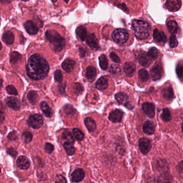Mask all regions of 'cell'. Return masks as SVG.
Wrapping results in <instances>:
<instances>
[{"label": "cell", "mask_w": 183, "mask_h": 183, "mask_svg": "<svg viewBox=\"0 0 183 183\" xmlns=\"http://www.w3.org/2000/svg\"><path fill=\"white\" fill-rule=\"evenodd\" d=\"M110 57L113 62H114L115 63H120V58L118 57V55H117L116 53H114V52H111V53H110Z\"/></svg>", "instance_id": "f6af8a7d"}, {"label": "cell", "mask_w": 183, "mask_h": 183, "mask_svg": "<svg viewBox=\"0 0 183 183\" xmlns=\"http://www.w3.org/2000/svg\"><path fill=\"white\" fill-rule=\"evenodd\" d=\"M97 75V70L93 66H88L86 69V76L87 79L92 81H94Z\"/></svg>", "instance_id": "7402d4cb"}, {"label": "cell", "mask_w": 183, "mask_h": 183, "mask_svg": "<svg viewBox=\"0 0 183 183\" xmlns=\"http://www.w3.org/2000/svg\"><path fill=\"white\" fill-rule=\"evenodd\" d=\"M1 49H2V44H1V43L0 42V51H1Z\"/></svg>", "instance_id": "6f0895ef"}, {"label": "cell", "mask_w": 183, "mask_h": 183, "mask_svg": "<svg viewBox=\"0 0 183 183\" xmlns=\"http://www.w3.org/2000/svg\"><path fill=\"white\" fill-rule=\"evenodd\" d=\"M165 6V8L170 11L176 12L181 7V0H167Z\"/></svg>", "instance_id": "ba28073f"}, {"label": "cell", "mask_w": 183, "mask_h": 183, "mask_svg": "<svg viewBox=\"0 0 183 183\" xmlns=\"http://www.w3.org/2000/svg\"><path fill=\"white\" fill-rule=\"evenodd\" d=\"M79 54L81 56V57H84V55H85V52L81 48L79 49Z\"/></svg>", "instance_id": "f5cc1de1"}, {"label": "cell", "mask_w": 183, "mask_h": 183, "mask_svg": "<svg viewBox=\"0 0 183 183\" xmlns=\"http://www.w3.org/2000/svg\"><path fill=\"white\" fill-rule=\"evenodd\" d=\"M138 62L141 65L144 67H148L151 62L152 59L148 55V54L145 52L141 53L138 57Z\"/></svg>", "instance_id": "9a60e30c"}, {"label": "cell", "mask_w": 183, "mask_h": 183, "mask_svg": "<svg viewBox=\"0 0 183 183\" xmlns=\"http://www.w3.org/2000/svg\"><path fill=\"white\" fill-rule=\"evenodd\" d=\"M26 69L28 76L31 79L38 81L47 75L49 66L46 59L38 54H35L29 58Z\"/></svg>", "instance_id": "6da1fadb"}, {"label": "cell", "mask_w": 183, "mask_h": 183, "mask_svg": "<svg viewBox=\"0 0 183 183\" xmlns=\"http://www.w3.org/2000/svg\"><path fill=\"white\" fill-rule=\"evenodd\" d=\"M143 112L149 118H153L155 116V106L151 103H145L143 105Z\"/></svg>", "instance_id": "2e32d148"}, {"label": "cell", "mask_w": 183, "mask_h": 183, "mask_svg": "<svg viewBox=\"0 0 183 183\" xmlns=\"http://www.w3.org/2000/svg\"><path fill=\"white\" fill-rule=\"evenodd\" d=\"M62 138H63V141H65V143H71L73 145L75 143V140H74L73 135L69 131H68V130L65 131L62 133Z\"/></svg>", "instance_id": "f1b7e54d"}, {"label": "cell", "mask_w": 183, "mask_h": 183, "mask_svg": "<svg viewBox=\"0 0 183 183\" xmlns=\"http://www.w3.org/2000/svg\"><path fill=\"white\" fill-rule=\"evenodd\" d=\"M124 113L122 111L119 109H116L111 112L109 117L110 121L113 122H119L122 120Z\"/></svg>", "instance_id": "30bf717a"}, {"label": "cell", "mask_w": 183, "mask_h": 183, "mask_svg": "<svg viewBox=\"0 0 183 183\" xmlns=\"http://www.w3.org/2000/svg\"><path fill=\"white\" fill-rule=\"evenodd\" d=\"M28 98L31 104H35L39 99L38 94L37 92L30 91L28 94Z\"/></svg>", "instance_id": "f546056e"}, {"label": "cell", "mask_w": 183, "mask_h": 183, "mask_svg": "<svg viewBox=\"0 0 183 183\" xmlns=\"http://www.w3.org/2000/svg\"><path fill=\"white\" fill-rule=\"evenodd\" d=\"M143 130L147 135H152L155 132V126L151 121H146L143 125Z\"/></svg>", "instance_id": "44dd1931"}, {"label": "cell", "mask_w": 183, "mask_h": 183, "mask_svg": "<svg viewBox=\"0 0 183 183\" xmlns=\"http://www.w3.org/2000/svg\"><path fill=\"white\" fill-rule=\"evenodd\" d=\"M63 147L65 149L68 155L71 156L75 154V149L74 148L73 144L65 143H63Z\"/></svg>", "instance_id": "836d02e7"}, {"label": "cell", "mask_w": 183, "mask_h": 183, "mask_svg": "<svg viewBox=\"0 0 183 183\" xmlns=\"http://www.w3.org/2000/svg\"><path fill=\"white\" fill-rule=\"evenodd\" d=\"M17 166L22 170H26L29 168L30 165V162L29 159L24 156H20L19 157L17 161Z\"/></svg>", "instance_id": "ac0fdd59"}, {"label": "cell", "mask_w": 183, "mask_h": 183, "mask_svg": "<svg viewBox=\"0 0 183 183\" xmlns=\"http://www.w3.org/2000/svg\"><path fill=\"white\" fill-rule=\"evenodd\" d=\"M162 94L163 97L168 100H172L174 97L173 90L172 89V87H170L164 89Z\"/></svg>", "instance_id": "83f0119b"}, {"label": "cell", "mask_w": 183, "mask_h": 183, "mask_svg": "<svg viewBox=\"0 0 183 183\" xmlns=\"http://www.w3.org/2000/svg\"><path fill=\"white\" fill-rule=\"evenodd\" d=\"M147 54L150 57L151 59H156L158 57L159 51L155 47H151V49H149L148 52L147 53Z\"/></svg>", "instance_id": "74e56055"}, {"label": "cell", "mask_w": 183, "mask_h": 183, "mask_svg": "<svg viewBox=\"0 0 183 183\" xmlns=\"http://www.w3.org/2000/svg\"><path fill=\"white\" fill-rule=\"evenodd\" d=\"M76 35L79 38L81 41L86 40L87 37V30L85 27L81 26L78 27L76 30Z\"/></svg>", "instance_id": "603a6c76"}, {"label": "cell", "mask_w": 183, "mask_h": 183, "mask_svg": "<svg viewBox=\"0 0 183 183\" xmlns=\"http://www.w3.org/2000/svg\"><path fill=\"white\" fill-rule=\"evenodd\" d=\"M153 38L154 40L157 43H165L167 42V36L164 33L155 29L153 33Z\"/></svg>", "instance_id": "5bb4252c"}, {"label": "cell", "mask_w": 183, "mask_h": 183, "mask_svg": "<svg viewBox=\"0 0 183 183\" xmlns=\"http://www.w3.org/2000/svg\"><path fill=\"white\" fill-rule=\"evenodd\" d=\"M138 147L143 154H147L151 148L150 140L146 138H142L138 141Z\"/></svg>", "instance_id": "52a82bcc"}, {"label": "cell", "mask_w": 183, "mask_h": 183, "mask_svg": "<svg viewBox=\"0 0 183 183\" xmlns=\"http://www.w3.org/2000/svg\"><path fill=\"white\" fill-rule=\"evenodd\" d=\"M6 91L8 92V94L16 96L18 95V92L17 91L16 89L13 86H9L6 87Z\"/></svg>", "instance_id": "7bdbcfd3"}, {"label": "cell", "mask_w": 183, "mask_h": 183, "mask_svg": "<svg viewBox=\"0 0 183 183\" xmlns=\"http://www.w3.org/2000/svg\"><path fill=\"white\" fill-rule=\"evenodd\" d=\"M6 105L12 110H19L20 109V102L18 98L13 97H8L6 100Z\"/></svg>", "instance_id": "7c38bea8"}, {"label": "cell", "mask_w": 183, "mask_h": 183, "mask_svg": "<svg viewBox=\"0 0 183 183\" xmlns=\"http://www.w3.org/2000/svg\"><path fill=\"white\" fill-rule=\"evenodd\" d=\"M8 153L11 156L15 157L17 155V151L16 150H15L14 149L12 148H10L8 149Z\"/></svg>", "instance_id": "f907efd6"}, {"label": "cell", "mask_w": 183, "mask_h": 183, "mask_svg": "<svg viewBox=\"0 0 183 183\" xmlns=\"http://www.w3.org/2000/svg\"><path fill=\"white\" fill-rule=\"evenodd\" d=\"M63 111L66 114L68 115L74 114L76 113L75 109H74L73 107L70 105H66L63 108Z\"/></svg>", "instance_id": "ab89813d"}, {"label": "cell", "mask_w": 183, "mask_h": 183, "mask_svg": "<svg viewBox=\"0 0 183 183\" xmlns=\"http://www.w3.org/2000/svg\"><path fill=\"white\" fill-rule=\"evenodd\" d=\"M124 70L127 76L131 77L134 74L136 66L132 62H127L124 65Z\"/></svg>", "instance_id": "4fadbf2b"}, {"label": "cell", "mask_w": 183, "mask_h": 183, "mask_svg": "<svg viewBox=\"0 0 183 183\" xmlns=\"http://www.w3.org/2000/svg\"><path fill=\"white\" fill-rule=\"evenodd\" d=\"M23 138L25 143H30L32 139V135L29 132H24L23 133Z\"/></svg>", "instance_id": "60d3db41"}, {"label": "cell", "mask_w": 183, "mask_h": 183, "mask_svg": "<svg viewBox=\"0 0 183 183\" xmlns=\"http://www.w3.org/2000/svg\"><path fill=\"white\" fill-rule=\"evenodd\" d=\"M8 138L11 141L15 140H16L17 138L16 133V132H15V131L11 132L8 135Z\"/></svg>", "instance_id": "681fc988"}, {"label": "cell", "mask_w": 183, "mask_h": 183, "mask_svg": "<svg viewBox=\"0 0 183 183\" xmlns=\"http://www.w3.org/2000/svg\"><path fill=\"white\" fill-rule=\"evenodd\" d=\"M74 135L75 136L76 139L78 141H82L83 140L84 138V134L81 130L79 128H74L73 130Z\"/></svg>", "instance_id": "8d00e7d4"}, {"label": "cell", "mask_w": 183, "mask_h": 183, "mask_svg": "<svg viewBox=\"0 0 183 183\" xmlns=\"http://www.w3.org/2000/svg\"><path fill=\"white\" fill-rule=\"evenodd\" d=\"M3 86V81L2 79H0V89L2 88Z\"/></svg>", "instance_id": "11a10c76"}, {"label": "cell", "mask_w": 183, "mask_h": 183, "mask_svg": "<svg viewBox=\"0 0 183 183\" xmlns=\"http://www.w3.org/2000/svg\"><path fill=\"white\" fill-rule=\"evenodd\" d=\"M4 120V114L2 112H0V124H2Z\"/></svg>", "instance_id": "816d5d0a"}, {"label": "cell", "mask_w": 183, "mask_h": 183, "mask_svg": "<svg viewBox=\"0 0 183 183\" xmlns=\"http://www.w3.org/2000/svg\"><path fill=\"white\" fill-rule=\"evenodd\" d=\"M178 167L180 168V169H179V171H181V172L182 173L183 172V161H181L179 165H178Z\"/></svg>", "instance_id": "db71d44e"}, {"label": "cell", "mask_w": 183, "mask_h": 183, "mask_svg": "<svg viewBox=\"0 0 183 183\" xmlns=\"http://www.w3.org/2000/svg\"><path fill=\"white\" fill-rule=\"evenodd\" d=\"M54 79L59 83H61L63 80V75L60 70H57L54 73Z\"/></svg>", "instance_id": "b9f144b4"}, {"label": "cell", "mask_w": 183, "mask_h": 183, "mask_svg": "<svg viewBox=\"0 0 183 183\" xmlns=\"http://www.w3.org/2000/svg\"><path fill=\"white\" fill-rule=\"evenodd\" d=\"M128 37L129 35L128 32L124 29H116L112 34V39L116 43L119 44H123L126 43Z\"/></svg>", "instance_id": "277c9868"}, {"label": "cell", "mask_w": 183, "mask_h": 183, "mask_svg": "<svg viewBox=\"0 0 183 183\" xmlns=\"http://www.w3.org/2000/svg\"><path fill=\"white\" fill-rule=\"evenodd\" d=\"M86 40L87 45L92 49L97 50L100 48L97 38L93 33H91L87 36Z\"/></svg>", "instance_id": "9c48e42d"}, {"label": "cell", "mask_w": 183, "mask_h": 183, "mask_svg": "<svg viewBox=\"0 0 183 183\" xmlns=\"http://www.w3.org/2000/svg\"><path fill=\"white\" fill-rule=\"evenodd\" d=\"M41 109L42 110L43 113H44L45 116L48 118H50L52 116V110L51 108H49V105L47 104L46 102H42L40 103Z\"/></svg>", "instance_id": "484cf974"}, {"label": "cell", "mask_w": 183, "mask_h": 183, "mask_svg": "<svg viewBox=\"0 0 183 183\" xmlns=\"http://www.w3.org/2000/svg\"><path fill=\"white\" fill-rule=\"evenodd\" d=\"M64 1H65V2H66V3H68V1H69V0H64Z\"/></svg>", "instance_id": "680465c9"}, {"label": "cell", "mask_w": 183, "mask_h": 183, "mask_svg": "<svg viewBox=\"0 0 183 183\" xmlns=\"http://www.w3.org/2000/svg\"><path fill=\"white\" fill-rule=\"evenodd\" d=\"M178 45V43L177 40V38L174 34H172L170 37L169 41V45L171 48H175Z\"/></svg>", "instance_id": "f35d334b"}, {"label": "cell", "mask_w": 183, "mask_h": 183, "mask_svg": "<svg viewBox=\"0 0 183 183\" xmlns=\"http://www.w3.org/2000/svg\"><path fill=\"white\" fill-rule=\"evenodd\" d=\"M84 123L87 130L90 132H93L96 130V122L91 118H87L84 120Z\"/></svg>", "instance_id": "4316f807"}, {"label": "cell", "mask_w": 183, "mask_h": 183, "mask_svg": "<svg viewBox=\"0 0 183 183\" xmlns=\"http://www.w3.org/2000/svg\"><path fill=\"white\" fill-rule=\"evenodd\" d=\"M45 151L46 152L50 154L54 151V146L49 143H47L45 145Z\"/></svg>", "instance_id": "7dc6e473"}, {"label": "cell", "mask_w": 183, "mask_h": 183, "mask_svg": "<svg viewBox=\"0 0 183 183\" xmlns=\"http://www.w3.org/2000/svg\"><path fill=\"white\" fill-rule=\"evenodd\" d=\"M22 1H28L29 0H22Z\"/></svg>", "instance_id": "91938a15"}, {"label": "cell", "mask_w": 183, "mask_h": 183, "mask_svg": "<svg viewBox=\"0 0 183 183\" xmlns=\"http://www.w3.org/2000/svg\"><path fill=\"white\" fill-rule=\"evenodd\" d=\"M0 172H1V168H0Z\"/></svg>", "instance_id": "94428289"}, {"label": "cell", "mask_w": 183, "mask_h": 183, "mask_svg": "<svg viewBox=\"0 0 183 183\" xmlns=\"http://www.w3.org/2000/svg\"><path fill=\"white\" fill-rule=\"evenodd\" d=\"M55 182L57 183H67V180L63 176L61 175H57L55 177Z\"/></svg>", "instance_id": "bcb514c9"}, {"label": "cell", "mask_w": 183, "mask_h": 183, "mask_svg": "<svg viewBox=\"0 0 183 183\" xmlns=\"http://www.w3.org/2000/svg\"><path fill=\"white\" fill-rule=\"evenodd\" d=\"M21 58L22 55H20L19 53L17 52H13L10 54V63L12 64L17 63Z\"/></svg>", "instance_id": "d590c367"}, {"label": "cell", "mask_w": 183, "mask_h": 183, "mask_svg": "<svg viewBox=\"0 0 183 183\" xmlns=\"http://www.w3.org/2000/svg\"><path fill=\"white\" fill-rule=\"evenodd\" d=\"M75 61L71 59H68L65 60L62 63V69L67 73L71 72L75 66Z\"/></svg>", "instance_id": "ffe728a7"}, {"label": "cell", "mask_w": 183, "mask_h": 183, "mask_svg": "<svg viewBox=\"0 0 183 183\" xmlns=\"http://www.w3.org/2000/svg\"><path fill=\"white\" fill-rule=\"evenodd\" d=\"M99 62L100 67L103 70H105L107 69L108 67V60L105 55L102 54L99 57Z\"/></svg>", "instance_id": "1f68e13d"}, {"label": "cell", "mask_w": 183, "mask_h": 183, "mask_svg": "<svg viewBox=\"0 0 183 183\" xmlns=\"http://www.w3.org/2000/svg\"><path fill=\"white\" fill-rule=\"evenodd\" d=\"M167 28L170 33L174 34L177 32L178 29V24L175 20H170L167 23Z\"/></svg>", "instance_id": "4dcf8cb0"}, {"label": "cell", "mask_w": 183, "mask_h": 183, "mask_svg": "<svg viewBox=\"0 0 183 183\" xmlns=\"http://www.w3.org/2000/svg\"><path fill=\"white\" fill-rule=\"evenodd\" d=\"M14 35L10 31H6L2 36V40L7 45H12L14 41Z\"/></svg>", "instance_id": "cb8c5ba5"}, {"label": "cell", "mask_w": 183, "mask_h": 183, "mask_svg": "<svg viewBox=\"0 0 183 183\" xmlns=\"http://www.w3.org/2000/svg\"><path fill=\"white\" fill-rule=\"evenodd\" d=\"M115 98L119 104L124 105L125 106H131L128 103V97L127 95L124 92H118L115 95Z\"/></svg>", "instance_id": "e0dca14e"}, {"label": "cell", "mask_w": 183, "mask_h": 183, "mask_svg": "<svg viewBox=\"0 0 183 183\" xmlns=\"http://www.w3.org/2000/svg\"><path fill=\"white\" fill-rule=\"evenodd\" d=\"M46 38L53 45L55 52H61L65 46V39L61 36L59 33L54 30H48L45 33Z\"/></svg>", "instance_id": "7a4b0ae2"}, {"label": "cell", "mask_w": 183, "mask_h": 183, "mask_svg": "<svg viewBox=\"0 0 183 183\" xmlns=\"http://www.w3.org/2000/svg\"><path fill=\"white\" fill-rule=\"evenodd\" d=\"M138 78L141 81L143 82H147L149 79V74L146 70L145 69H141L138 71Z\"/></svg>", "instance_id": "e575fe53"}, {"label": "cell", "mask_w": 183, "mask_h": 183, "mask_svg": "<svg viewBox=\"0 0 183 183\" xmlns=\"http://www.w3.org/2000/svg\"><path fill=\"white\" fill-rule=\"evenodd\" d=\"M132 28L135 36L139 40H145L149 37L150 27L148 23L141 20H135L132 22Z\"/></svg>", "instance_id": "3957f363"}, {"label": "cell", "mask_w": 183, "mask_h": 183, "mask_svg": "<svg viewBox=\"0 0 183 183\" xmlns=\"http://www.w3.org/2000/svg\"><path fill=\"white\" fill-rule=\"evenodd\" d=\"M150 74L153 80L156 81L160 79L163 74V67L162 64L160 62L155 63L151 69Z\"/></svg>", "instance_id": "5b68a950"}, {"label": "cell", "mask_w": 183, "mask_h": 183, "mask_svg": "<svg viewBox=\"0 0 183 183\" xmlns=\"http://www.w3.org/2000/svg\"><path fill=\"white\" fill-rule=\"evenodd\" d=\"M74 89L75 90L76 92H78L79 94L81 93L83 90V87L81 84L79 83H76Z\"/></svg>", "instance_id": "c3c4849f"}, {"label": "cell", "mask_w": 183, "mask_h": 183, "mask_svg": "<svg viewBox=\"0 0 183 183\" xmlns=\"http://www.w3.org/2000/svg\"><path fill=\"white\" fill-rule=\"evenodd\" d=\"M84 177L85 172L83 169H76L71 174V181L74 183H79L83 181Z\"/></svg>", "instance_id": "8fae6325"}, {"label": "cell", "mask_w": 183, "mask_h": 183, "mask_svg": "<svg viewBox=\"0 0 183 183\" xmlns=\"http://www.w3.org/2000/svg\"><path fill=\"white\" fill-rule=\"evenodd\" d=\"M108 87V79L105 77H101L96 82V87L100 90L106 89Z\"/></svg>", "instance_id": "d4e9b609"}, {"label": "cell", "mask_w": 183, "mask_h": 183, "mask_svg": "<svg viewBox=\"0 0 183 183\" xmlns=\"http://www.w3.org/2000/svg\"><path fill=\"white\" fill-rule=\"evenodd\" d=\"M25 29L31 35H36L38 31V28L32 21L28 20L24 24Z\"/></svg>", "instance_id": "d6986e66"}, {"label": "cell", "mask_w": 183, "mask_h": 183, "mask_svg": "<svg viewBox=\"0 0 183 183\" xmlns=\"http://www.w3.org/2000/svg\"><path fill=\"white\" fill-rule=\"evenodd\" d=\"M176 73L177 75L178 76L180 79L182 81L183 75V66L181 65H178L176 68Z\"/></svg>", "instance_id": "ee69618b"}, {"label": "cell", "mask_w": 183, "mask_h": 183, "mask_svg": "<svg viewBox=\"0 0 183 183\" xmlns=\"http://www.w3.org/2000/svg\"><path fill=\"white\" fill-rule=\"evenodd\" d=\"M9 1V0H0V2L3 3H6V2H8Z\"/></svg>", "instance_id": "9f6ffc18"}, {"label": "cell", "mask_w": 183, "mask_h": 183, "mask_svg": "<svg viewBox=\"0 0 183 183\" xmlns=\"http://www.w3.org/2000/svg\"><path fill=\"white\" fill-rule=\"evenodd\" d=\"M28 124L33 128H39L43 124V119L39 114H32L30 116L28 119Z\"/></svg>", "instance_id": "8992f818"}, {"label": "cell", "mask_w": 183, "mask_h": 183, "mask_svg": "<svg viewBox=\"0 0 183 183\" xmlns=\"http://www.w3.org/2000/svg\"><path fill=\"white\" fill-rule=\"evenodd\" d=\"M161 117L162 119L165 122H168L171 120V116L169 109L167 108L163 109Z\"/></svg>", "instance_id": "d6a6232c"}]
</instances>
